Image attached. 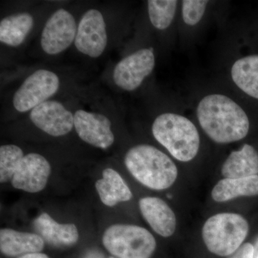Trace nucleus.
Returning <instances> with one entry per match:
<instances>
[{"instance_id": "f8f14e48", "label": "nucleus", "mask_w": 258, "mask_h": 258, "mask_svg": "<svg viewBox=\"0 0 258 258\" xmlns=\"http://www.w3.org/2000/svg\"><path fill=\"white\" fill-rule=\"evenodd\" d=\"M74 127L80 138L93 147L106 149L114 142L111 121L104 115L79 110L74 115Z\"/></svg>"}, {"instance_id": "aec40b11", "label": "nucleus", "mask_w": 258, "mask_h": 258, "mask_svg": "<svg viewBox=\"0 0 258 258\" xmlns=\"http://www.w3.org/2000/svg\"><path fill=\"white\" fill-rule=\"evenodd\" d=\"M33 24V18L28 13L7 17L0 23V41L10 46H19L28 36Z\"/></svg>"}, {"instance_id": "a878e982", "label": "nucleus", "mask_w": 258, "mask_h": 258, "mask_svg": "<svg viewBox=\"0 0 258 258\" xmlns=\"http://www.w3.org/2000/svg\"><path fill=\"white\" fill-rule=\"evenodd\" d=\"M252 245H253V256H252V258H258V236Z\"/></svg>"}, {"instance_id": "bb28decb", "label": "nucleus", "mask_w": 258, "mask_h": 258, "mask_svg": "<svg viewBox=\"0 0 258 258\" xmlns=\"http://www.w3.org/2000/svg\"><path fill=\"white\" fill-rule=\"evenodd\" d=\"M86 258H103V257L101 254L98 253V252H92L88 253Z\"/></svg>"}, {"instance_id": "4be33fe9", "label": "nucleus", "mask_w": 258, "mask_h": 258, "mask_svg": "<svg viewBox=\"0 0 258 258\" xmlns=\"http://www.w3.org/2000/svg\"><path fill=\"white\" fill-rule=\"evenodd\" d=\"M23 150L18 146L4 145L0 147V181L13 179L15 171L23 159Z\"/></svg>"}, {"instance_id": "b1692460", "label": "nucleus", "mask_w": 258, "mask_h": 258, "mask_svg": "<svg viewBox=\"0 0 258 258\" xmlns=\"http://www.w3.org/2000/svg\"><path fill=\"white\" fill-rule=\"evenodd\" d=\"M253 256V245L247 242L242 245L231 254L228 258H252Z\"/></svg>"}, {"instance_id": "412c9836", "label": "nucleus", "mask_w": 258, "mask_h": 258, "mask_svg": "<svg viewBox=\"0 0 258 258\" xmlns=\"http://www.w3.org/2000/svg\"><path fill=\"white\" fill-rule=\"evenodd\" d=\"M148 13L151 23L158 30H165L174 20L178 1L175 0H149Z\"/></svg>"}, {"instance_id": "2eb2a0df", "label": "nucleus", "mask_w": 258, "mask_h": 258, "mask_svg": "<svg viewBox=\"0 0 258 258\" xmlns=\"http://www.w3.org/2000/svg\"><path fill=\"white\" fill-rule=\"evenodd\" d=\"M34 226L42 238L54 245H71L79 240V231L76 225L58 224L47 213H42L37 217L34 221Z\"/></svg>"}, {"instance_id": "20e7f679", "label": "nucleus", "mask_w": 258, "mask_h": 258, "mask_svg": "<svg viewBox=\"0 0 258 258\" xmlns=\"http://www.w3.org/2000/svg\"><path fill=\"white\" fill-rule=\"evenodd\" d=\"M248 232V222L242 215L224 212L213 215L205 222L203 238L210 252L225 257L239 249Z\"/></svg>"}, {"instance_id": "0eeeda50", "label": "nucleus", "mask_w": 258, "mask_h": 258, "mask_svg": "<svg viewBox=\"0 0 258 258\" xmlns=\"http://www.w3.org/2000/svg\"><path fill=\"white\" fill-rule=\"evenodd\" d=\"M154 66L155 57L153 48L141 49L116 64L113 70V81L124 91H134L152 74Z\"/></svg>"}, {"instance_id": "f257e3e1", "label": "nucleus", "mask_w": 258, "mask_h": 258, "mask_svg": "<svg viewBox=\"0 0 258 258\" xmlns=\"http://www.w3.org/2000/svg\"><path fill=\"white\" fill-rule=\"evenodd\" d=\"M197 116L204 132L215 143H233L243 139L249 132L245 112L225 95L204 97L197 108Z\"/></svg>"}, {"instance_id": "6ab92c4d", "label": "nucleus", "mask_w": 258, "mask_h": 258, "mask_svg": "<svg viewBox=\"0 0 258 258\" xmlns=\"http://www.w3.org/2000/svg\"><path fill=\"white\" fill-rule=\"evenodd\" d=\"M232 81L244 93L258 99V55L242 57L232 64Z\"/></svg>"}, {"instance_id": "a211bd4d", "label": "nucleus", "mask_w": 258, "mask_h": 258, "mask_svg": "<svg viewBox=\"0 0 258 258\" xmlns=\"http://www.w3.org/2000/svg\"><path fill=\"white\" fill-rule=\"evenodd\" d=\"M258 195V175L247 177L225 178L214 186L212 198L217 203H225L240 197Z\"/></svg>"}, {"instance_id": "f03ea898", "label": "nucleus", "mask_w": 258, "mask_h": 258, "mask_svg": "<svg viewBox=\"0 0 258 258\" xmlns=\"http://www.w3.org/2000/svg\"><path fill=\"white\" fill-rule=\"evenodd\" d=\"M129 172L148 188L164 190L175 182L178 169L174 161L157 148L147 144L129 149L124 159Z\"/></svg>"}, {"instance_id": "dca6fc26", "label": "nucleus", "mask_w": 258, "mask_h": 258, "mask_svg": "<svg viewBox=\"0 0 258 258\" xmlns=\"http://www.w3.org/2000/svg\"><path fill=\"white\" fill-rule=\"evenodd\" d=\"M222 174L230 179L258 175L257 151L252 146L244 144L240 150L231 152L222 165Z\"/></svg>"}, {"instance_id": "5701e85b", "label": "nucleus", "mask_w": 258, "mask_h": 258, "mask_svg": "<svg viewBox=\"0 0 258 258\" xmlns=\"http://www.w3.org/2000/svg\"><path fill=\"white\" fill-rule=\"evenodd\" d=\"M208 3L204 0L182 1V18L184 23L189 26H195L200 23L205 15Z\"/></svg>"}, {"instance_id": "cd10ccee", "label": "nucleus", "mask_w": 258, "mask_h": 258, "mask_svg": "<svg viewBox=\"0 0 258 258\" xmlns=\"http://www.w3.org/2000/svg\"><path fill=\"white\" fill-rule=\"evenodd\" d=\"M110 258H114V257H110Z\"/></svg>"}, {"instance_id": "7ed1b4c3", "label": "nucleus", "mask_w": 258, "mask_h": 258, "mask_svg": "<svg viewBox=\"0 0 258 258\" xmlns=\"http://www.w3.org/2000/svg\"><path fill=\"white\" fill-rule=\"evenodd\" d=\"M152 133L176 160L188 162L198 155L200 137L192 122L173 113L159 115L152 125Z\"/></svg>"}, {"instance_id": "4468645a", "label": "nucleus", "mask_w": 258, "mask_h": 258, "mask_svg": "<svg viewBox=\"0 0 258 258\" xmlns=\"http://www.w3.org/2000/svg\"><path fill=\"white\" fill-rule=\"evenodd\" d=\"M43 247V239L37 234L18 232L12 229H2L0 231V249L6 255L39 252Z\"/></svg>"}, {"instance_id": "1a4fd4ad", "label": "nucleus", "mask_w": 258, "mask_h": 258, "mask_svg": "<svg viewBox=\"0 0 258 258\" xmlns=\"http://www.w3.org/2000/svg\"><path fill=\"white\" fill-rule=\"evenodd\" d=\"M108 37L103 15L98 10H88L83 15L75 39V45L81 53L98 57L104 52Z\"/></svg>"}, {"instance_id": "f3484780", "label": "nucleus", "mask_w": 258, "mask_h": 258, "mask_svg": "<svg viewBox=\"0 0 258 258\" xmlns=\"http://www.w3.org/2000/svg\"><path fill=\"white\" fill-rule=\"evenodd\" d=\"M96 189L102 203L108 207L115 206L122 202L129 201L133 197L123 178L112 169L103 170V179L96 181Z\"/></svg>"}, {"instance_id": "9d476101", "label": "nucleus", "mask_w": 258, "mask_h": 258, "mask_svg": "<svg viewBox=\"0 0 258 258\" xmlns=\"http://www.w3.org/2000/svg\"><path fill=\"white\" fill-rule=\"evenodd\" d=\"M30 120L52 137L69 134L74 126V115L57 101H47L32 110Z\"/></svg>"}, {"instance_id": "393cba45", "label": "nucleus", "mask_w": 258, "mask_h": 258, "mask_svg": "<svg viewBox=\"0 0 258 258\" xmlns=\"http://www.w3.org/2000/svg\"><path fill=\"white\" fill-rule=\"evenodd\" d=\"M19 258H49L48 256L43 253H40V252H33V253H29L24 254Z\"/></svg>"}, {"instance_id": "9b49d317", "label": "nucleus", "mask_w": 258, "mask_h": 258, "mask_svg": "<svg viewBox=\"0 0 258 258\" xmlns=\"http://www.w3.org/2000/svg\"><path fill=\"white\" fill-rule=\"evenodd\" d=\"M51 167L48 161L40 154H27L17 168L12 184L15 189L30 193L42 191L46 186Z\"/></svg>"}, {"instance_id": "6e6552de", "label": "nucleus", "mask_w": 258, "mask_h": 258, "mask_svg": "<svg viewBox=\"0 0 258 258\" xmlns=\"http://www.w3.org/2000/svg\"><path fill=\"white\" fill-rule=\"evenodd\" d=\"M77 25L72 15L64 9L51 15L42 32L41 47L48 55H57L75 41Z\"/></svg>"}, {"instance_id": "ddd939ff", "label": "nucleus", "mask_w": 258, "mask_h": 258, "mask_svg": "<svg viewBox=\"0 0 258 258\" xmlns=\"http://www.w3.org/2000/svg\"><path fill=\"white\" fill-rule=\"evenodd\" d=\"M141 212L149 225L159 235L171 237L176 227L175 214L164 200L147 197L139 200Z\"/></svg>"}, {"instance_id": "423d86ee", "label": "nucleus", "mask_w": 258, "mask_h": 258, "mask_svg": "<svg viewBox=\"0 0 258 258\" xmlns=\"http://www.w3.org/2000/svg\"><path fill=\"white\" fill-rule=\"evenodd\" d=\"M59 86L57 75L47 70H39L27 78L15 92L13 106L21 113L32 111L55 95Z\"/></svg>"}, {"instance_id": "39448f33", "label": "nucleus", "mask_w": 258, "mask_h": 258, "mask_svg": "<svg viewBox=\"0 0 258 258\" xmlns=\"http://www.w3.org/2000/svg\"><path fill=\"white\" fill-rule=\"evenodd\" d=\"M103 243L112 254L119 258H150L157 247L149 231L123 224L108 227L103 236Z\"/></svg>"}]
</instances>
